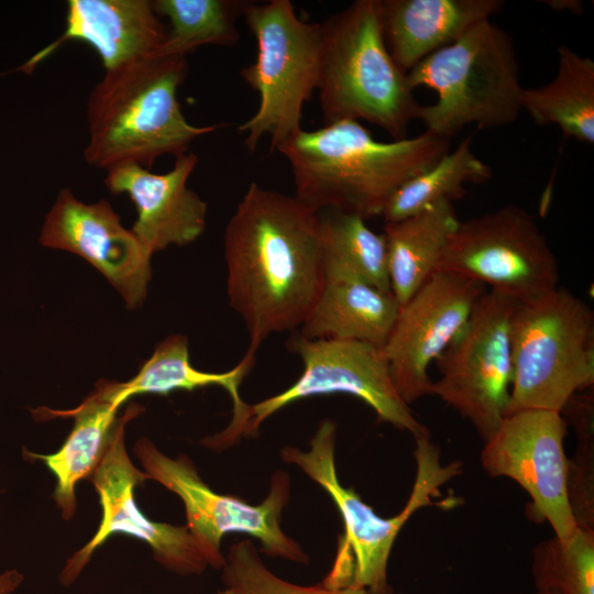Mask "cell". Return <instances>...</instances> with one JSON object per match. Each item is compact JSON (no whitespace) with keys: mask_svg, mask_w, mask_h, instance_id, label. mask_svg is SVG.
<instances>
[{"mask_svg":"<svg viewBox=\"0 0 594 594\" xmlns=\"http://www.w3.org/2000/svg\"><path fill=\"white\" fill-rule=\"evenodd\" d=\"M227 292L250 343L243 359L272 333L295 331L323 280L321 212L295 196L251 183L224 232Z\"/></svg>","mask_w":594,"mask_h":594,"instance_id":"cell-1","label":"cell"},{"mask_svg":"<svg viewBox=\"0 0 594 594\" xmlns=\"http://www.w3.org/2000/svg\"><path fill=\"white\" fill-rule=\"evenodd\" d=\"M276 150L290 164L295 197L364 220L382 217L393 194L450 151V140L424 131L414 138L376 140L359 121L300 130Z\"/></svg>","mask_w":594,"mask_h":594,"instance_id":"cell-2","label":"cell"},{"mask_svg":"<svg viewBox=\"0 0 594 594\" xmlns=\"http://www.w3.org/2000/svg\"><path fill=\"white\" fill-rule=\"evenodd\" d=\"M187 69L184 56L153 55L105 70L87 102V164L150 169L158 157L185 154L195 139L224 127H196L184 117L177 89Z\"/></svg>","mask_w":594,"mask_h":594,"instance_id":"cell-3","label":"cell"},{"mask_svg":"<svg viewBox=\"0 0 594 594\" xmlns=\"http://www.w3.org/2000/svg\"><path fill=\"white\" fill-rule=\"evenodd\" d=\"M337 424L320 421L309 450L287 446L280 451L285 462L295 464L320 485L336 504L343 534L338 539L332 566L321 582L328 587H361L372 594H394L388 582V560L394 542L419 509L438 504L441 487L461 473V463L441 461L440 448L430 436L416 440V475L404 508L393 517H381L352 488L344 487L336 468Z\"/></svg>","mask_w":594,"mask_h":594,"instance_id":"cell-4","label":"cell"},{"mask_svg":"<svg viewBox=\"0 0 594 594\" xmlns=\"http://www.w3.org/2000/svg\"><path fill=\"white\" fill-rule=\"evenodd\" d=\"M317 90L324 124L365 120L394 140L407 138L421 105L387 50L380 0H356L321 22Z\"/></svg>","mask_w":594,"mask_h":594,"instance_id":"cell-5","label":"cell"},{"mask_svg":"<svg viewBox=\"0 0 594 594\" xmlns=\"http://www.w3.org/2000/svg\"><path fill=\"white\" fill-rule=\"evenodd\" d=\"M407 79L414 90L427 87L436 92L433 103L421 105L418 120L425 131L447 140L469 124H510L522 111L513 40L491 20L420 61Z\"/></svg>","mask_w":594,"mask_h":594,"instance_id":"cell-6","label":"cell"},{"mask_svg":"<svg viewBox=\"0 0 594 594\" xmlns=\"http://www.w3.org/2000/svg\"><path fill=\"white\" fill-rule=\"evenodd\" d=\"M512 350L508 414L521 409L561 413L572 396L594 385V312L585 300L559 286L517 301Z\"/></svg>","mask_w":594,"mask_h":594,"instance_id":"cell-7","label":"cell"},{"mask_svg":"<svg viewBox=\"0 0 594 594\" xmlns=\"http://www.w3.org/2000/svg\"><path fill=\"white\" fill-rule=\"evenodd\" d=\"M242 15L256 38L257 53L240 75L260 101L238 130L246 133L245 146L251 153L265 135L276 150L301 130L304 105L318 87L321 23L301 20L290 0L246 1Z\"/></svg>","mask_w":594,"mask_h":594,"instance_id":"cell-8","label":"cell"},{"mask_svg":"<svg viewBox=\"0 0 594 594\" xmlns=\"http://www.w3.org/2000/svg\"><path fill=\"white\" fill-rule=\"evenodd\" d=\"M289 351L299 355L304 370L297 381L282 393L250 405L219 433L201 443L220 451L240 438L254 435L270 416L304 398L345 394L360 398L378 420L415 439L430 436L397 393L383 349L354 340L306 339L299 333L287 342Z\"/></svg>","mask_w":594,"mask_h":594,"instance_id":"cell-9","label":"cell"},{"mask_svg":"<svg viewBox=\"0 0 594 594\" xmlns=\"http://www.w3.org/2000/svg\"><path fill=\"white\" fill-rule=\"evenodd\" d=\"M134 453L150 480L157 481L182 499L186 526L209 566L221 570L224 565L221 540L230 532L257 539L266 556L302 564L309 562L299 543L282 529V513L290 494L289 475L285 471L272 475L267 496L258 505H252L237 496L212 491L188 457L169 458L147 438L136 441Z\"/></svg>","mask_w":594,"mask_h":594,"instance_id":"cell-10","label":"cell"},{"mask_svg":"<svg viewBox=\"0 0 594 594\" xmlns=\"http://www.w3.org/2000/svg\"><path fill=\"white\" fill-rule=\"evenodd\" d=\"M436 272L471 279L516 301L559 286L558 261L544 234L530 213L513 205L459 221Z\"/></svg>","mask_w":594,"mask_h":594,"instance_id":"cell-11","label":"cell"},{"mask_svg":"<svg viewBox=\"0 0 594 594\" xmlns=\"http://www.w3.org/2000/svg\"><path fill=\"white\" fill-rule=\"evenodd\" d=\"M517 301L486 290L435 364L430 395L468 419L485 441L508 414L514 377L512 318Z\"/></svg>","mask_w":594,"mask_h":594,"instance_id":"cell-12","label":"cell"},{"mask_svg":"<svg viewBox=\"0 0 594 594\" xmlns=\"http://www.w3.org/2000/svg\"><path fill=\"white\" fill-rule=\"evenodd\" d=\"M142 410L131 404L116 421L102 458L90 475L99 495L101 520L91 540L68 559L59 575L64 585L78 578L96 549L116 532L147 543L154 559L177 574H200L209 566L187 526L153 521L138 507L134 490L150 477L131 461L124 444V429Z\"/></svg>","mask_w":594,"mask_h":594,"instance_id":"cell-13","label":"cell"},{"mask_svg":"<svg viewBox=\"0 0 594 594\" xmlns=\"http://www.w3.org/2000/svg\"><path fill=\"white\" fill-rule=\"evenodd\" d=\"M566 428L558 411H513L481 451L483 470L492 477L515 481L530 498L529 517L547 521L561 540L569 539L578 527L568 492Z\"/></svg>","mask_w":594,"mask_h":594,"instance_id":"cell-14","label":"cell"},{"mask_svg":"<svg viewBox=\"0 0 594 594\" xmlns=\"http://www.w3.org/2000/svg\"><path fill=\"white\" fill-rule=\"evenodd\" d=\"M485 292L471 279L435 272L399 308L382 349L395 388L407 405L430 395L429 366L464 329Z\"/></svg>","mask_w":594,"mask_h":594,"instance_id":"cell-15","label":"cell"},{"mask_svg":"<svg viewBox=\"0 0 594 594\" xmlns=\"http://www.w3.org/2000/svg\"><path fill=\"white\" fill-rule=\"evenodd\" d=\"M40 242L85 258L119 290L129 308L144 300L151 254L107 200L85 204L68 188L62 189L45 218Z\"/></svg>","mask_w":594,"mask_h":594,"instance_id":"cell-16","label":"cell"},{"mask_svg":"<svg viewBox=\"0 0 594 594\" xmlns=\"http://www.w3.org/2000/svg\"><path fill=\"white\" fill-rule=\"evenodd\" d=\"M197 163V155L187 152L164 174L136 163L107 169V188L112 194H127L133 201L138 219L132 232L151 255L170 244H189L202 234L207 204L187 187Z\"/></svg>","mask_w":594,"mask_h":594,"instance_id":"cell-17","label":"cell"},{"mask_svg":"<svg viewBox=\"0 0 594 594\" xmlns=\"http://www.w3.org/2000/svg\"><path fill=\"white\" fill-rule=\"evenodd\" d=\"M65 30L15 70L31 74L63 44L79 41L98 54L105 70L157 55L166 37L148 0H68Z\"/></svg>","mask_w":594,"mask_h":594,"instance_id":"cell-18","label":"cell"},{"mask_svg":"<svg viewBox=\"0 0 594 594\" xmlns=\"http://www.w3.org/2000/svg\"><path fill=\"white\" fill-rule=\"evenodd\" d=\"M504 3L503 0H380L387 50L407 73L476 24L491 20Z\"/></svg>","mask_w":594,"mask_h":594,"instance_id":"cell-19","label":"cell"},{"mask_svg":"<svg viewBox=\"0 0 594 594\" xmlns=\"http://www.w3.org/2000/svg\"><path fill=\"white\" fill-rule=\"evenodd\" d=\"M399 308L391 292L324 270L320 294L298 333L306 339L354 340L383 348Z\"/></svg>","mask_w":594,"mask_h":594,"instance_id":"cell-20","label":"cell"},{"mask_svg":"<svg viewBox=\"0 0 594 594\" xmlns=\"http://www.w3.org/2000/svg\"><path fill=\"white\" fill-rule=\"evenodd\" d=\"M122 403L117 382L101 381L77 408L53 411V417L70 416L74 427L58 451L36 454L23 450L25 457L42 460L56 479L54 499L64 519L76 510V485L96 470L117 421L116 415Z\"/></svg>","mask_w":594,"mask_h":594,"instance_id":"cell-21","label":"cell"},{"mask_svg":"<svg viewBox=\"0 0 594 594\" xmlns=\"http://www.w3.org/2000/svg\"><path fill=\"white\" fill-rule=\"evenodd\" d=\"M459 221L453 202L442 200L403 220L385 222L389 286L399 307L436 272Z\"/></svg>","mask_w":594,"mask_h":594,"instance_id":"cell-22","label":"cell"},{"mask_svg":"<svg viewBox=\"0 0 594 594\" xmlns=\"http://www.w3.org/2000/svg\"><path fill=\"white\" fill-rule=\"evenodd\" d=\"M552 81L524 88L521 110L538 125H557L564 138L594 143V62L565 45L558 48Z\"/></svg>","mask_w":594,"mask_h":594,"instance_id":"cell-23","label":"cell"},{"mask_svg":"<svg viewBox=\"0 0 594 594\" xmlns=\"http://www.w3.org/2000/svg\"><path fill=\"white\" fill-rule=\"evenodd\" d=\"M242 360L231 370L222 373L204 372L195 369L189 361L188 340L174 334L163 340L140 372L130 381L117 383L118 396L122 404L132 396L142 394L168 395L173 391H194L206 386H220L231 397L232 417L246 407L239 387L253 366Z\"/></svg>","mask_w":594,"mask_h":594,"instance_id":"cell-24","label":"cell"},{"mask_svg":"<svg viewBox=\"0 0 594 594\" xmlns=\"http://www.w3.org/2000/svg\"><path fill=\"white\" fill-rule=\"evenodd\" d=\"M465 138L426 170L403 184L387 201L382 217L385 222L399 221L442 200L462 198L465 184H483L492 177L491 167L471 147Z\"/></svg>","mask_w":594,"mask_h":594,"instance_id":"cell-25","label":"cell"},{"mask_svg":"<svg viewBox=\"0 0 594 594\" xmlns=\"http://www.w3.org/2000/svg\"><path fill=\"white\" fill-rule=\"evenodd\" d=\"M156 14L169 21L157 55L184 56L202 45L233 46L239 42L238 19L246 1L155 0Z\"/></svg>","mask_w":594,"mask_h":594,"instance_id":"cell-26","label":"cell"},{"mask_svg":"<svg viewBox=\"0 0 594 594\" xmlns=\"http://www.w3.org/2000/svg\"><path fill=\"white\" fill-rule=\"evenodd\" d=\"M321 232L324 270L352 275L391 292L383 233L373 231L359 216L329 210L321 213Z\"/></svg>","mask_w":594,"mask_h":594,"instance_id":"cell-27","label":"cell"},{"mask_svg":"<svg viewBox=\"0 0 594 594\" xmlns=\"http://www.w3.org/2000/svg\"><path fill=\"white\" fill-rule=\"evenodd\" d=\"M531 574L536 591L594 594V528L578 526L566 540L552 536L536 544Z\"/></svg>","mask_w":594,"mask_h":594,"instance_id":"cell-28","label":"cell"},{"mask_svg":"<svg viewBox=\"0 0 594 594\" xmlns=\"http://www.w3.org/2000/svg\"><path fill=\"white\" fill-rule=\"evenodd\" d=\"M575 429L578 447L568 462V492L578 526L594 528V399L593 389L572 396L561 410Z\"/></svg>","mask_w":594,"mask_h":594,"instance_id":"cell-29","label":"cell"},{"mask_svg":"<svg viewBox=\"0 0 594 594\" xmlns=\"http://www.w3.org/2000/svg\"><path fill=\"white\" fill-rule=\"evenodd\" d=\"M226 587L241 594H372L361 587H328L322 583L304 586L274 574L261 560L250 539L233 543L221 569Z\"/></svg>","mask_w":594,"mask_h":594,"instance_id":"cell-30","label":"cell"},{"mask_svg":"<svg viewBox=\"0 0 594 594\" xmlns=\"http://www.w3.org/2000/svg\"><path fill=\"white\" fill-rule=\"evenodd\" d=\"M22 580V574L16 570L0 573V594H12Z\"/></svg>","mask_w":594,"mask_h":594,"instance_id":"cell-31","label":"cell"},{"mask_svg":"<svg viewBox=\"0 0 594 594\" xmlns=\"http://www.w3.org/2000/svg\"><path fill=\"white\" fill-rule=\"evenodd\" d=\"M544 3L556 10H569L572 13H582L583 4L581 1L563 0V1H544Z\"/></svg>","mask_w":594,"mask_h":594,"instance_id":"cell-32","label":"cell"},{"mask_svg":"<svg viewBox=\"0 0 594 594\" xmlns=\"http://www.w3.org/2000/svg\"><path fill=\"white\" fill-rule=\"evenodd\" d=\"M217 594H241V593L234 588L226 587L224 590L219 591Z\"/></svg>","mask_w":594,"mask_h":594,"instance_id":"cell-33","label":"cell"},{"mask_svg":"<svg viewBox=\"0 0 594 594\" xmlns=\"http://www.w3.org/2000/svg\"><path fill=\"white\" fill-rule=\"evenodd\" d=\"M531 594H554V593H551V592H542V591H535L534 593Z\"/></svg>","mask_w":594,"mask_h":594,"instance_id":"cell-34","label":"cell"}]
</instances>
